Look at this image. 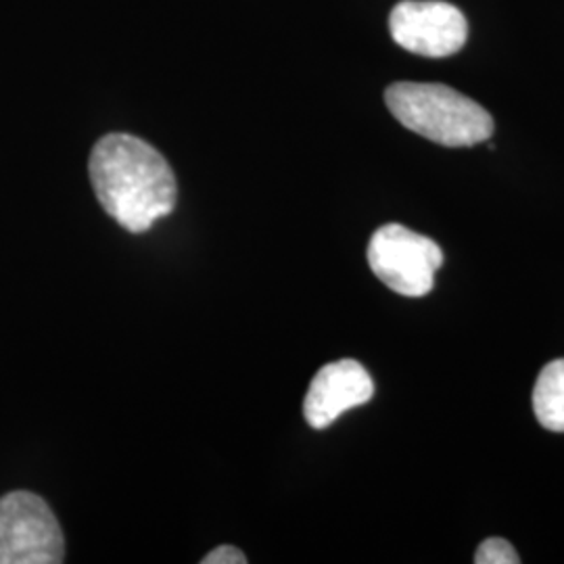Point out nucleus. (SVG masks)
I'll use <instances>...</instances> for the list:
<instances>
[{
  "mask_svg": "<svg viewBox=\"0 0 564 564\" xmlns=\"http://www.w3.org/2000/svg\"><path fill=\"white\" fill-rule=\"evenodd\" d=\"M102 209L132 235L147 232L176 207V176L162 153L132 134H107L88 162Z\"/></svg>",
  "mask_w": 564,
  "mask_h": 564,
  "instance_id": "f257e3e1",
  "label": "nucleus"
},
{
  "mask_svg": "<svg viewBox=\"0 0 564 564\" xmlns=\"http://www.w3.org/2000/svg\"><path fill=\"white\" fill-rule=\"evenodd\" d=\"M375 395V383L362 364L356 360L323 366L310 383L303 414L314 429H326L335 423L343 412L370 402Z\"/></svg>",
  "mask_w": 564,
  "mask_h": 564,
  "instance_id": "423d86ee",
  "label": "nucleus"
},
{
  "mask_svg": "<svg viewBox=\"0 0 564 564\" xmlns=\"http://www.w3.org/2000/svg\"><path fill=\"white\" fill-rule=\"evenodd\" d=\"M389 30L402 48L433 59L456 55L468 41L463 11L442 0H403L391 11Z\"/></svg>",
  "mask_w": 564,
  "mask_h": 564,
  "instance_id": "39448f33",
  "label": "nucleus"
},
{
  "mask_svg": "<svg viewBox=\"0 0 564 564\" xmlns=\"http://www.w3.org/2000/svg\"><path fill=\"white\" fill-rule=\"evenodd\" d=\"M65 540L41 496L11 491L0 498V564H61Z\"/></svg>",
  "mask_w": 564,
  "mask_h": 564,
  "instance_id": "20e7f679",
  "label": "nucleus"
},
{
  "mask_svg": "<svg viewBox=\"0 0 564 564\" xmlns=\"http://www.w3.org/2000/svg\"><path fill=\"white\" fill-rule=\"evenodd\" d=\"M384 102L408 130L444 147H473L494 134V118L484 107L444 84L395 82L384 90Z\"/></svg>",
  "mask_w": 564,
  "mask_h": 564,
  "instance_id": "f03ea898",
  "label": "nucleus"
},
{
  "mask_svg": "<svg viewBox=\"0 0 564 564\" xmlns=\"http://www.w3.org/2000/svg\"><path fill=\"white\" fill-rule=\"evenodd\" d=\"M533 412L540 424L564 433V360L547 364L533 389Z\"/></svg>",
  "mask_w": 564,
  "mask_h": 564,
  "instance_id": "0eeeda50",
  "label": "nucleus"
},
{
  "mask_svg": "<svg viewBox=\"0 0 564 564\" xmlns=\"http://www.w3.org/2000/svg\"><path fill=\"white\" fill-rule=\"evenodd\" d=\"M203 564H245L247 563V556L242 554L239 547L235 545H218L216 550H212L205 558L202 561Z\"/></svg>",
  "mask_w": 564,
  "mask_h": 564,
  "instance_id": "1a4fd4ad",
  "label": "nucleus"
},
{
  "mask_svg": "<svg viewBox=\"0 0 564 564\" xmlns=\"http://www.w3.org/2000/svg\"><path fill=\"white\" fill-rule=\"evenodd\" d=\"M368 263L379 281L403 297H423L435 284L444 251L402 224L381 226L368 245Z\"/></svg>",
  "mask_w": 564,
  "mask_h": 564,
  "instance_id": "7ed1b4c3",
  "label": "nucleus"
},
{
  "mask_svg": "<svg viewBox=\"0 0 564 564\" xmlns=\"http://www.w3.org/2000/svg\"><path fill=\"white\" fill-rule=\"evenodd\" d=\"M475 563L477 564H519L521 558L517 554V550L506 542L502 538H489L484 544L477 547L475 554Z\"/></svg>",
  "mask_w": 564,
  "mask_h": 564,
  "instance_id": "6e6552de",
  "label": "nucleus"
}]
</instances>
